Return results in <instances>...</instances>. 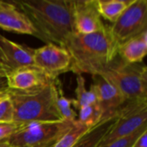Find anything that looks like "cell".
<instances>
[{
    "instance_id": "1",
    "label": "cell",
    "mask_w": 147,
    "mask_h": 147,
    "mask_svg": "<svg viewBox=\"0 0 147 147\" xmlns=\"http://www.w3.org/2000/svg\"><path fill=\"white\" fill-rule=\"evenodd\" d=\"M32 22L41 40L64 47L65 40L75 33L73 1L28 0L12 1Z\"/></svg>"
},
{
    "instance_id": "2",
    "label": "cell",
    "mask_w": 147,
    "mask_h": 147,
    "mask_svg": "<svg viewBox=\"0 0 147 147\" xmlns=\"http://www.w3.org/2000/svg\"><path fill=\"white\" fill-rule=\"evenodd\" d=\"M63 47L71 58L69 71L76 75H98L118 55V45L109 26L92 34L74 33L65 40Z\"/></svg>"
},
{
    "instance_id": "3",
    "label": "cell",
    "mask_w": 147,
    "mask_h": 147,
    "mask_svg": "<svg viewBox=\"0 0 147 147\" xmlns=\"http://www.w3.org/2000/svg\"><path fill=\"white\" fill-rule=\"evenodd\" d=\"M57 79L33 90L6 92L14 108V122L21 128L33 123L64 121L57 107Z\"/></svg>"
},
{
    "instance_id": "4",
    "label": "cell",
    "mask_w": 147,
    "mask_h": 147,
    "mask_svg": "<svg viewBox=\"0 0 147 147\" xmlns=\"http://www.w3.org/2000/svg\"><path fill=\"white\" fill-rule=\"evenodd\" d=\"M98 75L115 86L127 102L147 99V68L142 63L129 64L117 55Z\"/></svg>"
},
{
    "instance_id": "5",
    "label": "cell",
    "mask_w": 147,
    "mask_h": 147,
    "mask_svg": "<svg viewBox=\"0 0 147 147\" xmlns=\"http://www.w3.org/2000/svg\"><path fill=\"white\" fill-rule=\"evenodd\" d=\"M75 121L33 123L20 128L7 139L10 146L53 147L57 141L72 127Z\"/></svg>"
},
{
    "instance_id": "6",
    "label": "cell",
    "mask_w": 147,
    "mask_h": 147,
    "mask_svg": "<svg viewBox=\"0 0 147 147\" xmlns=\"http://www.w3.org/2000/svg\"><path fill=\"white\" fill-rule=\"evenodd\" d=\"M117 115V120L97 147H104L127 137L147 125V99L126 102L118 109Z\"/></svg>"
},
{
    "instance_id": "7",
    "label": "cell",
    "mask_w": 147,
    "mask_h": 147,
    "mask_svg": "<svg viewBox=\"0 0 147 147\" xmlns=\"http://www.w3.org/2000/svg\"><path fill=\"white\" fill-rule=\"evenodd\" d=\"M109 28L118 47L147 30L146 0H133Z\"/></svg>"
},
{
    "instance_id": "8",
    "label": "cell",
    "mask_w": 147,
    "mask_h": 147,
    "mask_svg": "<svg viewBox=\"0 0 147 147\" xmlns=\"http://www.w3.org/2000/svg\"><path fill=\"white\" fill-rule=\"evenodd\" d=\"M34 66L42 71L49 78L54 80L60 74L69 71L71 58L65 48L53 43L34 49Z\"/></svg>"
},
{
    "instance_id": "9",
    "label": "cell",
    "mask_w": 147,
    "mask_h": 147,
    "mask_svg": "<svg viewBox=\"0 0 147 147\" xmlns=\"http://www.w3.org/2000/svg\"><path fill=\"white\" fill-rule=\"evenodd\" d=\"M73 23L75 33L79 34L102 30L105 25L98 12L96 0L73 1Z\"/></svg>"
},
{
    "instance_id": "10",
    "label": "cell",
    "mask_w": 147,
    "mask_h": 147,
    "mask_svg": "<svg viewBox=\"0 0 147 147\" xmlns=\"http://www.w3.org/2000/svg\"><path fill=\"white\" fill-rule=\"evenodd\" d=\"M34 49L17 44L0 34V64L8 71L34 66Z\"/></svg>"
},
{
    "instance_id": "11",
    "label": "cell",
    "mask_w": 147,
    "mask_h": 147,
    "mask_svg": "<svg viewBox=\"0 0 147 147\" xmlns=\"http://www.w3.org/2000/svg\"><path fill=\"white\" fill-rule=\"evenodd\" d=\"M90 89L94 91L97 102L102 110V120L113 116L127 102L121 91L100 75L92 76Z\"/></svg>"
},
{
    "instance_id": "12",
    "label": "cell",
    "mask_w": 147,
    "mask_h": 147,
    "mask_svg": "<svg viewBox=\"0 0 147 147\" xmlns=\"http://www.w3.org/2000/svg\"><path fill=\"white\" fill-rule=\"evenodd\" d=\"M0 28L10 32L29 34L41 40L28 16L12 2H5L0 6Z\"/></svg>"
},
{
    "instance_id": "13",
    "label": "cell",
    "mask_w": 147,
    "mask_h": 147,
    "mask_svg": "<svg viewBox=\"0 0 147 147\" xmlns=\"http://www.w3.org/2000/svg\"><path fill=\"white\" fill-rule=\"evenodd\" d=\"M7 81L9 90H28L42 86L53 79L37 67L28 66L8 71Z\"/></svg>"
},
{
    "instance_id": "14",
    "label": "cell",
    "mask_w": 147,
    "mask_h": 147,
    "mask_svg": "<svg viewBox=\"0 0 147 147\" xmlns=\"http://www.w3.org/2000/svg\"><path fill=\"white\" fill-rule=\"evenodd\" d=\"M147 53V30L118 47L119 57L127 63H142Z\"/></svg>"
},
{
    "instance_id": "15",
    "label": "cell",
    "mask_w": 147,
    "mask_h": 147,
    "mask_svg": "<svg viewBox=\"0 0 147 147\" xmlns=\"http://www.w3.org/2000/svg\"><path fill=\"white\" fill-rule=\"evenodd\" d=\"M117 112L115 115L102 120L94 127L86 132L72 147H97L104 135L109 131L117 120Z\"/></svg>"
},
{
    "instance_id": "16",
    "label": "cell",
    "mask_w": 147,
    "mask_h": 147,
    "mask_svg": "<svg viewBox=\"0 0 147 147\" xmlns=\"http://www.w3.org/2000/svg\"><path fill=\"white\" fill-rule=\"evenodd\" d=\"M133 0H96V6L101 17L115 22Z\"/></svg>"
},
{
    "instance_id": "17",
    "label": "cell",
    "mask_w": 147,
    "mask_h": 147,
    "mask_svg": "<svg viewBox=\"0 0 147 147\" xmlns=\"http://www.w3.org/2000/svg\"><path fill=\"white\" fill-rule=\"evenodd\" d=\"M102 110L99 103L96 102L80 109L77 121L90 129L102 121Z\"/></svg>"
},
{
    "instance_id": "18",
    "label": "cell",
    "mask_w": 147,
    "mask_h": 147,
    "mask_svg": "<svg viewBox=\"0 0 147 147\" xmlns=\"http://www.w3.org/2000/svg\"><path fill=\"white\" fill-rule=\"evenodd\" d=\"M77 87L75 90L76 99H73V108L79 110L80 109L97 102L94 91L88 90L85 86V79L82 75H77Z\"/></svg>"
},
{
    "instance_id": "19",
    "label": "cell",
    "mask_w": 147,
    "mask_h": 147,
    "mask_svg": "<svg viewBox=\"0 0 147 147\" xmlns=\"http://www.w3.org/2000/svg\"><path fill=\"white\" fill-rule=\"evenodd\" d=\"M57 107L64 121H77L78 114L72 108L73 99H69L65 96L62 90V86L59 79H57Z\"/></svg>"
},
{
    "instance_id": "20",
    "label": "cell",
    "mask_w": 147,
    "mask_h": 147,
    "mask_svg": "<svg viewBox=\"0 0 147 147\" xmlns=\"http://www.w3.org/2000/svg\"><path fill=\"white\" fill-rule=\"evenodd\" d=\"M90 129L78 121L74 122L70 130L65 133L54 145L53 147H72L77 141Z\"/></svg>"
},
{
    "instance_id": "21",
    "label": "cell",
    "mask_w": 147,
    "mask_h": 147,
    "mask_svg": "<svg viewBox=\"0 0 147 147\" xmlns=\"http://www.w3.org/2000/svg\"><path fill=\"white\" fill-rule=\"evenodd\" d=\"M14 122V108L7 94L0 99V123Z\"/></svg>"
},
{
    "instance_id": "22",
    "label": "cell",
    "mask_w": 147,
    "mask_h": 147,
    "mask_svg": "<svg viewBox=\"0 0 147 147\" xmlns=\"http://www.w3.org/2000/svg\"><path fill=\"white\" fill-rule=\"evenodd\" d=\"M146 131L147 125H145L142 127H140L139 130H137L135 133H134L133 134H131L127 137H125L121 140H117L114 143H111L104 147H133L134 143L136 142V140Z\"/></svg>"
},
{
    "instance_id": "23",
    "label": "cell",
    "mask_w": 147,
    "mask_h": 147,
    "mask_svg": "<svg viewBox=\"0 0 147 147\" xmlns=\"http://www.w3.org/2000/svg\"><path fill=\"white\" fill-rule=\"evenodd\" d=\"M20 128L21 127L15 122L0 123V140L9 138Z\"/></svg>"
},
{
    "instance_id": "24",
    "label": "cell",
    "mask_w": 147,
    "mask_h": 147,
    "mask_svg": "<svg viewBox=\"0 0 147 147\" xmlns=\"http://www.w3.org/2000/svg\"><path fill=\"white\" fill-rule=\"evenodd\" d=\"M7 73L8 71L0 64V94H4L9 90L7 81Z\"/></svg>"
},
{
    "instance_id": "25",
    "label": "cell",
    "mask_w": 147,
    "mask_h": 147,
    "mask_svg": "<svg viewBox=\"0 0 147 147\" xmlns=\"http://www.w3.org/2000/svg\"><path fill=\"white\" fill-rule=\"evenodd\" d=\"M133 147H147V131L136 140Z\"/></svg>"
},
{
    "instance_id": "26",
    "label": "cell",
    "mask_w": 147,
    "mask_h": 147,
    "mask_svg": "<svg viewBox=\"0 0 147 147\" xmlns=\"http://www.w3.org/2000/svg\"><path fill=\"white\" fill-rule=\"evenodd\" d=\"M0 147H10V145L9 144L7 139L0 140Z\"/></svg>"
},
{
    "instance_id": "27",
    "label": "cell",
    "mask_w": 147,
    "mask_h": 147,
    "mask_svg": "<svg viewBox=\"0 0 147 147\" xmlns=\"http://www.w3.org/2000/svg\"><path fill=\"white\" fill-rule=\"evenodd\" d=\"M5 94H6V93H4V94H0V99H1L3 96H5Z\"/></svg>"
},
{
    "instance_id": "28",
    "label": "cell",
    "mask_w": 147,
    "mask_h": 147,
    "mask_svg": "<svg viewBox=\"0 0 147 147\" xmlns=\"http://www.w3.org/2000/svg\"><path fill=\"white\" fill-rule=\"evenodd\" d=\"M10 147H15V146H10Z\"/></svg>"
}]
</instances>
